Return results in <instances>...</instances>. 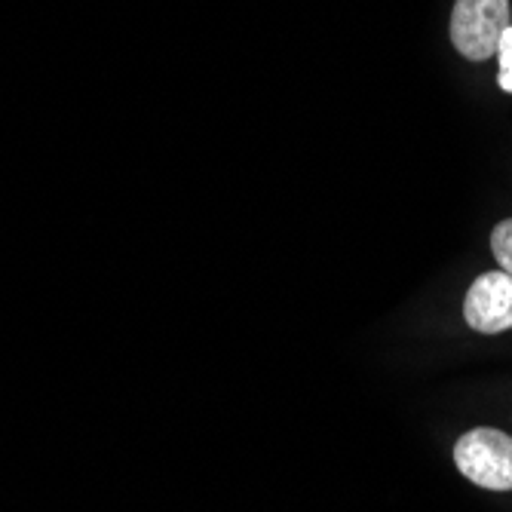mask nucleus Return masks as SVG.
Returning <instances> with one entry per match:
<instances>
[{
    "label": "nucleus",
    "mask_w": 512,
    "mask_h": 512,
    "mask_svg": "<svg viewBox=\"0 0 512 512\" xmlns=\"http://www.w3.org/2000/svg\"><path fill=\"white\" fill-rule=\"evenodd\" d=\"M509 31V0H457L451 13V43L470 62H488L500 53Z\"/></svg>",
    "instance_id": "nucleus-1"
},
{
    "label": "nucleus",
    "mask_w": 512,
    "mask_h": 512,
    "mask_svg": "<svg viewBox=\"0 0 512 512\" xmlns=\"http://www.w3.org/2000/svg\"><path fill=\"white\" fill-rule=\"evenodd\" d=\"M463 319L473 332L500 335L512 329V276L506 270L482 273L463 301Z\"/></svg>",
    "instance_id": "nucleus-3"
},
{
    "label": "nucleus",
    "mask_w": 512,
    "mask_h": 512,
    "mask_svg": "<svg viewBox=\"0 0 512 512\" xmlns=\"http://www.w3.org/2000/svg\"><path fill=\"white\" fill-rule=\"evenodd\" d=\"M500 86L506 92H512V25L509 31L503 34V43H500Z\"/></svg>",
    "instance_id": "nucleus-5"
},
{
    "label": "nucleus",
    "mask_w": 512,
    "mask_h": 512,
    "mask_svg": "<svg viewBox=\"0 0 512 512\" xmlns=\"http://www.w3.org/2000/svg\"><path fill=\"white\" fill-rule=\"evenodd\" d=\"M491 252L497 258V264L512 276V218L500 221L491 234Z\"/></svg>",
    "instance_id": "nucleus-4"
},
{
    "label": "nucleus",
    "mask_w": 512,
    "mask_h": 512,
    "mask_svg": "<svg viewBox=\"0 0 512 512\" xmlns=\"http://www.w3.org/2000/svg\"><path fill=\"white\" fill-rule=\"evenodd\" d=\"M454 463L479 488L512 491V436L479 427L463 433L454 445Z\"/></svg>",
    "instance_id": "nucleus-2"
}]
</instances>
